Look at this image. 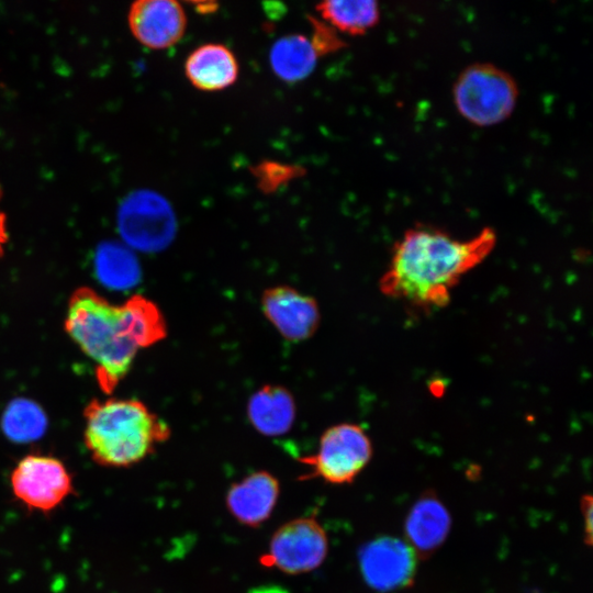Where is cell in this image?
Segmentation results:
<instances>
[{
  "label": "cell",
  "instance_id": "cell-1",
  "mask_svg": "<svg viewBox=\"0 0 593 593\" xmlns=\"http://www.w3.org/2000/svg\"><path fill=\"white\" fill-rule=\"evenodd\" d=\"M64 327L93 361L98 385L105 394L126 377L138 351L167 334L163 313L149 299L134 294L115 304L89 287L70 295Z\"/></svg>",
  "mask_w": 593,
  "mask_h": 593
},
{
  "label": "cell",
  "instance_id": "cell-2",
  "mask_svg": "<svg viewBox=\"0 0 593 593\" xmlns=\"http://www.w3.org/2000/svg\"><path fill=\"white\" fill-rule=\"evenodd\" d=\"M495 243L491 227L466 240L436 228H409L393 247L380 290L425 311L444 307L461 277L482 262Z\"/></svg>",
  "mask_w": 593,
  "mask_h": 593
},
{
  "label": "cell",
  "instance_id": "cell-3",
  "mask_svg": "<svg viewBox=\"0 0 593 593\" xmlns=\"http://www.w3.org/2000/svg\"><path fill=\"white\" fill-rule=\"evenodd\" d=\"M83 418L85 446L103 467L136 465L170 437L167 423L136 399L91 400Z\"/></svg>",
  "mask_w": 593,
  "mask_h": 593
},
{
  "label": "cell",
  "instance_id": "cell-4",
  "mask_svg": "<svg viewBox=\"0 0 593 593\" xmlns=\"http://www.w3.org/2000/svg\"><path fill=\"white\" fill-rule=\"evenodd\" d=\"M518 96L515 79L491 63L467 66L452 87V99L459 114L480 127L506 121L515 110Z\"/></svg>",
  "mask_w": 593,
  "mask_h": 593
},
{
  "label": "cell",
  "instance_id": "cell-5",
  "mask_svg": "<svg viewBox=\"0 0 593 593\" xmlns=\"http://www.w3.org/2000/svg\"><path fill=\"white\" fill-rule=\"evenodd\" d=\"M372 457V444L365 429L353 423L327 428L317 451L300 458L309 471L302 479L320 478L332 484L351 483Z\"/></svg>",
  "mask_w": 593,
  "mask_h": 593
},
{
  "label": "cell",
  "instance_id": "cell-6",
  "mask_svg": "<svg viewBox=\"0 0 593 593\" xmlns=\"http://www.w3.org/2000/svg\"><path fill=\"white\" fill-rule=\"evenodd\" d=\"M118 230L125 245L143 251H158L170 244L177 222L170 203L161 194L138 190L122 201Z\"/></svg>",
  "mask_w": 593,
  "mask_h": 593
},
{
  "label": "cell",
  "instance_id": "cell-7",
  "mask_svg": "<svg viewBox=\"0 0 593 593\" xmlns=\"http://www.w3.org/2000/svg\"><path fill=\"white\" fill-rule=\"evenodd\" d=\"M328 553V538L314 517H299L281 525L272 535L260 563L287 574L317 569Z\"/></svg>",
  "mask_w": 593,
  "mask_h": 593
},
{
  "label": "cell",
  "instance_id": "cell-8",
  "mask_svg": "<svg viewBox=\"0 0 593 593\" xmlns=\"http://www.w3.org/2000/svg\"><path fill=\"white\" fill-rule=\"evenodd\" d=\"M10 483L14 496L29 510L49 513L72 492V478L66 466L48 455L30 454L14 467Z\"/></svg>",
  "mask_w": 593,
  "mask_h": 593
},
{
  "label": "cell",
  "instance_id": "cell-9",
  "mask_svg": "<svg viewBox=\"0 0 593 593\" xmlns=\"http://www.w3.org/2000/svg\"><path fill=\"white\" fill-rule=\"evenodd\" d=\"M365 581L374 590L387 592L407 586L416 570V553L406 541L380 537L359 552Z\"/></svg>",
  "mask_w": 593,
  "mask_h": 593
},
{
  "label": "cell",
  "instance_id": "cell-10",
  "mask_svg": "<svg viewBox=\"0 0 593 593\" xmlns=\"http://www.w3.org/2000/svg\"><path fill=\"white\" fill-rule=\"evenodd\" d=\"M128 27L143 46L166 49L177 44L187 29V14L175 0H138L127 13Z\"/></svg>",
  "mask_w": 593,
  "mask_h": 593
},
{
  "label": "cell",
  "instance_id": "cell-11",
  "mask_svg": "<svg viewBox=\"0 0 593 593\" xmlns=\"http://www.w3.org/2000/svg\"><path fill=\"white\" fill-rule=\"evenodd\" d=\"M261 307L279 334L291 342L311 337L318 326L315 300L288 286L267 289L261 296Z\"/></svg>",
  "mask_w": 593,
  "mask_h": 593
},
{
  "label": "cell",
  "instance_id": "cell-12",
  "mask_svg": "<svg viewBox=\"0 0 593 593\" xmlns=\"http://www.w3.org/2000/svg\"><path fill=\"white\" fill-rule=\"evenodd\" d=\"M280 493L278 479L268 471H256L231 484L225 504L240 524L258 527L275 510Z\"/></svg>",
  "mask_w": 593,
  "mask_h": 593
},
{
  "label": "cell",
  "instance_id": "cell-13",
  "mask_svg": "<svg viewBox=\"0 0 593 593\" xmlns=\"http://www.w3.org/2000/svg\"><path fill=\"white\" fill-rule=\"evenodd\" d=\"M184 75L198 90L216 92L236 82L239 65L235 54L226 45L205 43L187 56Z\"/></svg>",
  "mask_w": 593,
  "mask_h": 593
},
{
  "label": "cell",
  "instance_id": "cell-14",
  "mask_svg": "<svg viewBox=\"0 0 593 593\" xmlns=\"http://www.w3.org/2000/svg\"><path fill=\"white\" fill-rule=\"evenodd\" d=\"M450 526L451 517L443 502L434 493H425L406 517V542L416 556L425 558L443 545Z\"/></svg>",
  "mask_w": 593,
  "mask_h": 593
},
{
  "label": "cell",
  "instance_id": "cell-15",
  "mask_svg": "<svg viewBox=\"0 0 593 593\" xmlns=\"http://www.w3.org/2000/svg\"><path fill=\"white\" fill-rule=\"evenodd\" d=\"M251 425L262 435L280 436L290 430L295 417L292 394L280 385H265L247 404Z\"/></svg>",
  "mask_w": 593,
  "mask_h": 593
},
{
  "label": "cell",
  "instance_id": "cell-16",
  "mask_svg": "<svg viewBox=\"0 0 593 593\" xmlns=\"http://www.w3.org/2000/svg\"><path fill=\"white\" fill-rule=\"evenodd\" d=\"M317 58L310 38L302 34L281 36L269 51V64L273 74L290 83L307 78L314 70Z\"/></svg>",
  "mask_w": 593,
  "mask_h": 593
},
{
  "label": "cell",
  "instance_id": "cell-17",
  "mask_svg": "<svg viewBox=\"0 0 593 593\" xmlns=\"http://www.w3.org/2000/svg\"><path fill=\"white\" fill-rule=\"evenodd\" d=\"M315 10L337 32L353 36L366 34L380 20L379 4L372 0L324 1Z\"/></svg>",
  "mask_w": 593,
  "mask_h": 593
},
{
  "label": "cell",
  "instance_id": "cell-18",
  "mask_svg": "<svg viewBox=\"0 0 593 593\" xmlns=\"http://www.w3.org/2000/svg\"><path fill=\"white\" fill-rule=\"evenodd\" d=\"M94 266L99 279L114 289L133 287L141 275L135 255L126 245L115 242H107L98 247Z\"/></svg>",
  "mask_w": 593,
  "mask_h": 593
},
{
  "label": "cell",
  "instance_id": "cell-19",
  "mask_svg": "<svg viewBox=\"0 0 593 593\" xmlns=\"http://www.w3.org/2000/svg\"><path fill=\"white\" fill-rule=\"evenodd\" d=\"M47 427L43 410L26 399H15L2 416V429L12 440L26 443L40 438Z\"/></svg>",
  "mask_w": 593,
  "mask_h": 593
},
{
  "label": "cell",
  "instance_id": "cell-20",
  "mask_svg": "<svg viewBox=\"0 0 593 593\" xmlns=\"http://www.w3.org/2000/svg\"><path fill=\"white\" fill-rule=\"evenodd\" d=\"M251 171L261 191L273 192L289 181L302 176L303 168L266 160L254 167Z\"/></svg>",
  "mask_w": 593,
  "mask_h": 593
},
{
  "label": "cell",
  "instance_id": "cell-21",
  "mask_svg": "<svg viewBox=\"0 0 593 593\" xmlns=\"http://www.w3.org/2000/svg\"><path fill=\"white\" fill-rule=\"evenodd\" d=\"M309 21L312 27L310 41L318 57L336 53L345 47L346 43L329 24L315 16H309Z\"/></svg>",
  "mask_w": 593,
  "mask_h": 593
},
{
  "label": "cell",
  "instance_id": "cell-22",
  "mask_svg": "<svg viewBox=\"0 0 593 593\" xmlns=\"http://www.w3.org/2000/svg\"><path fill=\"white\" fill-rule=\"evenodd\" d=\"M581 511L584 522V540L588 546L592 544V497L584 495L581 500Z\"/></svg>",
  "mask_w": 593,
  "mask_h": 593
},
{
  "label": "cell",
  "instance_id": "cell-23",
  "mask_svg": "<svg viewBox=\"0 0 593 593\" xmlns=\"http://www.w3.org/2000/svg\"><path fill=\"white\" fill-rule=\"evenodd\" d=\"M2 195V190L0 187V200ZM9 240L7 217L5 214L0 209V257L4 254L5 245Z\"/></svg>",
  "mask_w": 593,
  "mask_h": 593
}]
</instances>
